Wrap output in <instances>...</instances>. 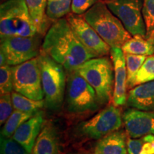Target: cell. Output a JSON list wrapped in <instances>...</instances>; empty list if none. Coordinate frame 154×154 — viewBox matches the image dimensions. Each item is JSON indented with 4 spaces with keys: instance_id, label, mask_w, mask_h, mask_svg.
Segmentation results:
<instances>
[{
    "instance_id": "31",
    "label": "cell",
    "mask_w": 154,
    "mask_h": 154,
    "mask_svg": "<svg viewBox=\"0 0 154 154\" xmlns=\"http://www.w3.org/2000/svg\"><path fill=\"white\" fill-rule=\"evenodd\" d=\"M140 154H154V146L149 142H144Z\"/></svg>"
},
{
    "instance_id": "9",
    "label": "cell",
    "mask_w": 154,
    "mask_h": 154,
    "mask_svg": "<svg viewBox=\"0 0 154 154\" xmlns=\"http://www.w3.org/2000/svg\"><path fill=\"white\" fill-rule=\"evenodd\" d=\"M109 9L122 22L131 36L146 37L143 17V0H103Z\"/></svg>"
},
{
    "instance_id": "19",
    "label": "cell",
    "mask_w": 154,
    "mask_h": 154,
    "mask_svg": "<svg viewBox=\"0 0 154 154\" xmlns=\"http://www.w3.org/2000/svg\"><path fill=\"white\" fill-rule=\"evenodd\" d=\"M125 54L151 56L154 54V42L141 36H134L121 47Z\"/></svg>"
},
{
    "instance_id": "15",
    "label": "cell",
    "mask_w": 154,
    "mask_h": 154,
    "mask_svg": "<svg viewBox=\"0 0 154 154\" xmlns=\"http://www.w3.org/2000/svg\"><path fill=\"white\" fill-rule=\"evenodd\" d=\"M126 104L138 110L154 112V81L131 88L127 95Z\"/></svg>"
},
{
    "instance_id": "18",
    "label": "cell",
    "mask_w": 154,
    "mask_h": 154,
    "mask_svg": "<svg viewBox=\"0 0 154 154\" xmlns=\"http://www.w3.org/2000/svg\"><path fill=\"white\" fill-rule=\"evenodd\" d=\"M26 4L30 17L40 36L45 35L51 21L46 14L47 0H26Z\"/></svg>"
},
{
    "instance_id": "1",
    "label": "cell",
    "mask_w": 154,
    "mask_h": 154,
    "mask_svg": "<svg viewBox=\"0 0 154 154\" xmlns=\"http://www.w3.org/2000/svg\"><path fill=\"white\" fill-rule=\"evenodd\" d=\"M41 50L60 63L66 72H73L96 58L78 39L66 18L52 23L44 36Z\"/></svg>"
},
{
    "instance_id": "7",
    "label": "cell",
    "mask_w": 154,
    "mask_h": 154,
    "mask_svg": "<svg viewBox=\"0 0 154 154\" xmlns=\"http://www.w3.org/2000/svg\"><path fill=\"white\" fill-rule=\"evenodd\" d=\"M123 116L115 105L107 106L92 118L76 127V135L88 139H101L119 130L122 125Z\"/></svg>"
},
{
    "instance_id": "11",
    "label": "cell",
    "mask_w": 154,
    "mask_h": 154,
    "mask_svg": "<svg viewBox=\"0 0 154 154\" xmlns=\"http://www.w3.org/2000/svg\"><path fill=\"white\" fill-rule=\"evenodd\" d=\"M66 19L81 43L96 57H106L110 53L111 47L102 39L82 15L69 13Z\"/></svg>"
},
{
    "instance_id": "3",
    "label": "cell",
    "mask_w": 154,
    "mask_h": 154,
    "mask_svg": "<svg viewBox=\"0 0 154 154\" xmlns=\"http://www.w3.org/2000/svg\"><path fill=\"white\" fill-rule=\"evenodd\" d=\"M37 57L45 106L50 110L58 111L65 99L67 78L65 69L42 50Z\"/></svg>"
},
{
    "instance_id": "28",
    "label": "cell",
    "mask_w": 154,
    "mask_h": 154,
    "mask_svg": "<svg viewBox=\"0 0 154 154\" xmlns=\"http://www.w3.org/2000/svg\"><path fill=\"white\" fill-rule=\"evenodd\" d=\"M11 94H2L0 98V124L1 125L5 124V123L14 111Z\"/></svg>"
},
{
    "instance_id": "17",
    "label": "cell",
    "mask_w": 154,
    "mask_h": 154,
    "mask_svg": "<svg viewBox=\"0 0 154 154\" xmlns=\"http://www.w3.org/2000/svg\"><path fill=\"white\" fill-rule=\"evenodd\" d=\"M126 134L123 131H116L99 139L94 154H127Z\"/></svg>"
},
{
    "instance_id": "2",
    "label": "cell",
    "mask_w": 154,
    "mask_h": 154,
    "mask_svg": "<svg viewBox=\"0 0 154 154\" xmlns=\"http://www.w3.org/2000/svg\"><path fill=\"white\" fill-rule=\"evenodd\" d=\"M82 16L111 48H121L131 38L103 0H99Z\"/></svg>"
},
{
    "instance_id": "6",
    "label": "cell",
    "mask_w": 154,
    "mask_h": 154,
    "mask_svg": "<svg viewBox=\"0 0 154 154\" xmlns=\"http://www.w3.org/2000/svg\"><path fill=\"white\" fill-rule=\"evenodd\" d=\"M65 102L68 111L74 114L93 112L101 105L95 90L76 69L67 72Z\"/></svg>"
},
{
    "instance_id": "10",
    "label": "cell",
    "mask_w": 154,
    "mask_h": 154,
    "mask_svg": "<svg viewBox=\"0 0 154 154\" xmlns=\"http://www.w3.org/2000/svg\"><path fill=\"white\" fill-rule=\"evenodd\" d=\"M40 35L29 36H9L1 38V49L7 59V64L16 66L37 57L39 49Z\"/></svg>"
},
{
    "instance_id": "27",
    "label": "cell",
    "mask_w": 154,
    "mask_h": 154,
    "mask_svg": "<svg viewBox=\"0 0 154 154\" xmlns=\"http://www.w3.org/2000/svg\"><path fill=\"white\" fill-rule=\"evenodd\" d=\"M1 154H30L18 142L12 138L1 136Z\"/></svg>"
},
{
    "instance_id": "26",
    "label": "cell",
    "mask_w": 154,
    "mask_h": 154,
    "mask_svg": "<svg viewBox=\"0 0 154 154\" xmlns=\"http://www.w3.org/2000/svg\"><path fill=\"white\" fill-rule=\"evenodd\" d=\"M14 90L11 66L5 65L0 68V92L2 94H11Z\"/></svg>"
},
{
    "instance_id": "33",
    "label": "cell",
    "mask_w": 154,
    "mask_h": 154,
    "mask_svg": "<svg viewBox=\"0 0 154 154\" xmlns=\"http://www.w3.org/2000/svg\"><path fill=\"white\" fill-rule=\"evenodd\" d=\"M7 1H9V0H1V4L2 3H4V2H7Z\"/></svg>"
},
{
    "instance_id": "29",
    "label": "cell",
    "mask_w": 154,
    "mask_h": 154,
    "mask_svg": "<svg viewBox=\"0 0 154 154\" xmlns=\"http://www.w3.org/2000/svg\"><path fill=\"white\" fill-rule=\"evenodd\" d=\"M99 1V0H72V13L77 15H83Z\"/></svg>"
},
{
    "instance_id": "4",
    "label": "cell",
    "mask_w": 154,
    "mask_h": 154,
    "mask_svg": "<svg viewBox=\"0 0 154 154\" xmlns=\"http://www.w3.org/2000/svg\"><path fill=\"white\" fill-rule=\"evenodd\" d=\"M111 61L107 57L93 58L76 69L95 90L101 105L108 104L113 98L114 69Z\"/></svg>"
},
{
    "instance_id": "24",
    "label": "cell",
    "mask_w": 154,
    "mask_h": 154,
    "mask_svg": "<svg viewBox=\"0 0 154 154\" xmlns=\"http://www.w3.org/2000/svg\"><path fill=\"white\" fill-rule=\"evenodd\" d=\"M142 13L146 25V38L154 42V0H143Z\"/></svg>"
},
{
    "instance_id": "34",
    "label": "cell",
    "mask_w": 154,
    "mask_h": 154,
    "mask_svg": "<svg viewBox=\"0 0 154 154\" xmlns=\"http://www.w3.org/2000/svg\"><path fill=\"white\" fill-rule=\"evenodd\" d=\"M69 154H84V153H69Z\"/></svg>"
},
{
    "instance_id": "30",
    "label": "cell",
    "mask_w": 154,
    "mask_h": 154,
    "mask_svg": "<svg viewBox=\"0 0 154 154\" xmlns=\"http://www.w3.org/2000/svg\"><path fill=\"white\" fill-rule=\"evenodd\" d=\"M143 143V139L128 138L127 140V150L128 154H140Z\"/></svg>"
},
{
    "instance_id": "20",
    "label": "cell",
    "mask_w": 154,
    "mask_h": 154,
    "mask_svg": "<svg viewBox=\"0 0 154 154\" xmlns=\"http://www.w3.org/2000/svg\"><path fill=\"white\" fill-rule=\"evenodd\" d=\"M154 81V55L148 56L135 76L127 82V88L135 86Z\"/></svg>"
},
{
    "instance_id": "13",
    "label": "cell",
    "mask_w": 154,
    "mask_h": 154,
    "mask_svg": "<svg viewBox=\"0 0 154 154\" xmlns=\"http://www.w3.org/2000/svg\"><path fill=\"white\" fill-rule=\"evenodd\" d=\"M110 54L114 69V88L112 101L116 106L126 103L127 71L125 54L121 48H111Z\"/></svg>"
},
{
    "instance_id": "23",
    "label": "cell",
    "mask_w": 154,
    "mask_h": 154,
    "mask_svg": "<svg viewBox=\"0 0 154 154\" xmlns=\"http://www.w3.org/2000/svg\"><path fill=\"white\" fill-rule=\"evenodd\" d=\"M72 0H47L46 14L52 22L71 12Z\"/></svg>"
},
{
    "instance_id": "14",
    "label": "cell",
    "mask_w": 154,
    "mask_h": 154,
    "mask_svg": "<svg viewBox=\"0 0 154 154\" xmlns=\"http://www.w3.org/2000/svg\"><path fill=\"white\" fill-rule=\"evenodd\" d=\"M43 123V113L39 111L21 125L11 138L20 143L31 154Z\"/></svg>"
},
{
    "instance_id": "25",
    "label": "cell",
    "mask_w": 154,
    "mask_h": 154,
    "mask_svg": "<svg viewBox=\"0 0 154 154\" xmlns=\"http://www.w3.org/2000/svg\"><path fill=\"white\" fill-rule=\"evenodd\" d=\"M125 54V53H124ZM127 71V82L131 80L137 74L146 59V56L125 54Z\"/></svg>"
},
{
    "instance_id": "16",
    "label": "cell",
    "mask_w": 154,
    "mask_h": 154,
    "mask_svg": "<svg viewBox=\"0 0 154 154\" xmlns=\"http://www.w3.org/2000/svg\"><path fill=\"white\" fill-rule=\"evenodd\" d=\"M59 139L54 126L46 123L38 134L31 154H58Z\"/></svg>"
},
{
    "instance_id": "21",
    "label": "cell",
    "mask_w": 154,
    "mask_h": 154,
    "mask_svg": "<svg viewBox=\"0 0 154 154\" xmlns=\"http://www.w3.org/2000/svg\"><path fill=\"white\" fill-rule=\"evenodd\" d=\"M11 94L13 106L16 110L36 113L45 106L44 100L35 101L14 91L11 92Z\"/></svg>"
},
{
    "instance_id": "12",
    "label": "cell",
    "mask_w": 154,
    "mask_h": 154,
    "mask_svg": "<svg viewBox=\"0 0 154 154\" xmlns=\"http://www.w3.org/2000/svg\"><path fill=\"white\" fill-rule=\"evenodd\" d=\"M125 129L131 138L154 135V112L136 109H127L123 114Z\"/></svg>"
},
{
    "instance_id": "32",
    "label": "cell",
    "mask_w": 154,
    "mask_h": 154,
    "mask_svg": "<svg viewBox=\"0 0 154 154\" xmlns=\"http://www.w3.org/2000/svg\"><path fill=\"white\" fill-rule=\"evenodd\" d=\"M142 139L143 140L144 142H149V143H152L154 146V135L149 134L144 136Z\"/></svg>"
},
{
    "instance_id": "5",
    "label": "cell",
    "mask_w": 154,
    "mask_h": 154,
    "mask_svg": "<svg viewBox=\"0 0 154 154\" xmlns=\"http://www.w3.org/2000/svg\"><path fill=\"white\" fill-rule=\"evenodd\" d=\"M37 34V31L29 13L26 0H9L1 4V38L9 36L29 37Z\"/></svg>"
},
{
    "instance_id": "22",
    "label": "cell",
    "mask_w": 154,
    "mask_h": 154,
    "mask_svg": "<svg viewBox=\"0 0 154 154\" xmlns=\"http://www.w3.org/2000/svg\"><path fill=\"white\" fill-rule=\"evenodd\" d=\"M34 114L35 113H26L15 109L4 124L1 131V136L6 138H11L17 128Z\"/></svg>"
},
{
    "instance_id": "8",
    "label": "cell",
    "mask_w": 154,
    "mask_h": 154,
    "mask_svg": "<svg viewBox=\"0 0 154 154\" xmlns=\"http://www.w3.org/2000/svg\"><path fill=\"white\" fill-rule=\"evenodd\" d=\"M11 72L14 91L35 101L44 99L38 57L11 66Z\"/></svg>"
}]
</instances>
